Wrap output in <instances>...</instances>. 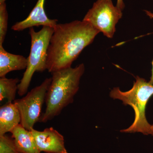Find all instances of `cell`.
<instances>
[{
  "mask_svg": "<svg viewBox=\"0 0 153 153\" xmlns=\"http://www.w3.org/2000/svg\"><path fill=\"white\" fill-rule=\"evenodd\" d=\"M45 0H38L36 6L27 19L21 22H17L12 26V30L21 31L33 27L35 26H47L54 28L58 22L56 19H50L48 18L44 10Z\"/></svg>",
  "mask_w": 153,
  "mask_h": 153,
  "instance_id": "obj_8",
  "label": "cell"
},
{
  "mask_svg": "<svg viewBox=\"0 0 153 153\" xmlns=\"http://www.w3.org/2000/svg\"><path fill=\"white\" fill-rule=\"evenodd\" d=\"M85 71L84 64L52 72V81L46 95V108L39 121L47 123L60 114L74 101L79 89L81 76Z\"/></svg>",
  "mask_w": 153,
  "mask_h": 153,
  "instance_id": "obj_2",
  "label": "cell"
},
{
  "mask_svg": "<svg viewBox=\"0 0 153 153\" xmlns=\"http://www.w3.org/2000/svg\"><path fill=\"white\" fill-rule=\"evenodd\" d=\"M7 12L6 3L0 4V45H3L8 25Z\"/></svg>",
  "mask_w": 153,
  "mask_h": 153,
  "instance_id": "obj_13",
  "label": "cell"
},
{
  "mask_svg": "<svg viewBox=\"0 0 153 153\" xmlns=\"http://www.w3.org/2000/svg\"><path fill=\"white\" fill-rule=\"evenodd\" d=\"M19 78H7L5 76L0 78V100H7V102H13L15 100L19 82Z\"/></svg>",
  "mask_w": 153,
  "mask_h": 153,
  "instance_id": "obj_12",
  "label": "cell"
},
{
  "mask_svg": "<svg viewBox=\"0 0 153 153\" xmlns=\"http://www.w3.org/2000/svg\"><path fill=\"white\" fill-rule=\"evenodd\" d=\"M12 137L20 153H41L31 131L20 124L12 131Z\"/></svg>",
  "mask_w": 153,
  "mask_h": 153,
  "instance_id": "obj_11",
  "label": "cell"
},
{
  "mask_svg": "<svg viewBox=\"0 0 153 153\" xmlns=\"http://www.w3.org/2000/svg\"><path fill=\"white\" fill-rule=\"evenodd\" d=\"M99 33L83 20L57 24L47 50V70L52 73L71 67L82 50L93 42Z\"/></svg>",
  "mask_w": 153,
  "mask_h": 153,
  "instance_id": "obj_1",
  "label": "cell"
},
{
  "mask_svg": "<svg viewBox=\"0 0 153 153\" xmlns=\"http://www.w3.org/2000/svg\"><path fill=\"white\" fill-rule=\"evenodd\" d=\"M116 6L121 10H123L125 7L123 0H117Z\"/></svg>",
  "mask_w": 153,
  "mask_h": 153,
  "instance_id": "obj_16",
  "label": "cell"
},
{
  "mask_svg": "<svg viewBox=\"0 0 153 153\" xmlns=\"http://www.w3.org/2000/svg\"><path fill=\"white\" fill-rule=\"evenodd\" d=\"M27 65V58L9 53L0 45V77L5 76L11 71L26 69Z\"/></svg>",
  "mask_w": 153,
  "mask_h": 153,
  "instance_id": "obj_10",
  "label": "cell"
},
{
  "mask_svg": "<svg viewBox=\"0 0 153 153\" xmlns=\"http://www.w3.org/2000/svg\"><path fill=\"white\" fill-rule=\"evenodd\" d=\"M51 81L52 77L46 78L25 97L14 101L21 114V124L28 130H32L35 124L40 120L41 109Z\"/></svg>",
  "mask_w": 153,
  "mask_h": 153,
  "instance_id": "obj_5",
  "label": "cell"
},
{
  "mask_svg": "<svg viewBox=\"0 0 153 153\" xmlns=\"http://www.w3.org/2000/svg\"><path fill=\"white\" fill-rule=\"evenodd\" d=\"M21 123V114L14 102H7L1 107L0 135L11 132Z\"/></svg>",
  "mask_w": 153,
  "mask_h": 153,
  "instance_id": "obj_9",
  "label": "cell"
},
{
  "mask_svg": "<svg viewBox=\"0 0 153 153\" xmlns=\"http://www.w3.org/2000/svg\"><path fill=\"white\" fill-rule=\"evenodd\" d=\"M53 32L54 28L47 26H43L38 32H36L33 27L30 28L31 49L27 66L18 85V93L20 96L27 92L34 73L47 69V50Z\"/></svg>",
  "mask_w": 153,
  "mask_h": 153,
  "instance_id": "obj_4",
  "label": "cell"
},
{
  "mask_svg": "<svg viewBox=\"0 0 153 153\" xmlns=\"http://www.w3.org/2000/svg\"><path fill=\"white\" fill-rule=\"evenodd\" d=\"M146 12L147 14L151 18H153V13H152L151 12H149V11H146ZM152 75H151L150 79V80L149 81V82L151 84L153 85V59L152 62Z\"/></svg>",
  "mask_w": 153,
  "mask_h": 153,
  "instance_id": "obj_15",
  "label": "cell"
},
{
  "mask_svg": "<svg viewBox=\"0 0 153 153\" xmlns=\"http://www.w3.org/2000/svg\"><path fill=\"white\" fill-rule=\"evenodd\" d=\"M0 153H20L12 137L6 134L0 135Z\"/></svg>",
  "mask_w": 153,
  "mask_h": 153,
  "instance_id": "obj_14",
  "label": "cell"
},
{
  "mask_svg": "<svg viewBox=\"0 0 153 153\" xmlns=\"http://www.w3.org/2000/svg\"><path fill=\"white\" fill-rule=\"evenodd\" d=\"M6 0H0V4L5 3Z\"/></svg>",
  "mask_w": 153,
  "mask_h": 153,
  "instance_id": "obj_17",
  "label": "cell"
},
{
  "mask_svg": "<svg viewBox=\"0 0 153 153\" xmlns=\"http://www.w3.org/2000/svg\"><path fill=\"white\" fill-rule=\"evenodd\" d=\"M40 152L47 153H68L65 148L64 137L53 127L43 131L31 130Z\"/></svg>",
  "mask_w": 153,
  "mask_h": 153,
  "instance_id": "obj_7",
  "label": "cell"
},
{
  "mask_svg": "<svg viewBox=\"0 0 153 153\" xmlns=\"http://www.w3.org/2000/svg\"><path fill=\"white\" fill-rule=\"evenodd\" d=\"M122 16V10L114 5L112 0H97L82 20L89 23L107 38H111Z\"/></svg>",
  "mask_w": 153,
  "mask_h": 153,
  "instance_id": "obj_6",
  "label": "cell"
},
{
  "mask_svg": "<svg viewBox=\"0 0 153 153\" xmlns=\"http://www.w3.org/2000/svg\"><path fill=\"white\" fill-rule=\"evenodd\" d=\"M130 90L121 91L119 87L113 88L110 96L113 99L121 100L125 105L132 107L134 111V120L128 128L120 131L122 133L140 132L153 136V124L149 123L146 117L147 104L153 95V85L144 78L137 76Z\"/></svg>",
  "mask_w": 153,
  "mask_h": 153,
  "instance_id": "obj_3",
  "label": "cell"
}]
</instances>
